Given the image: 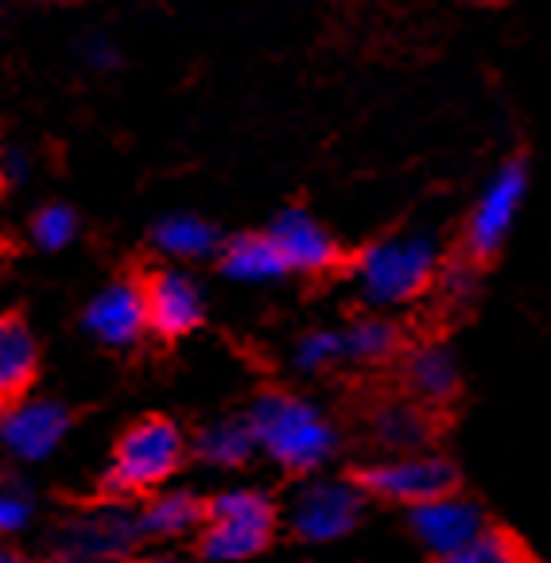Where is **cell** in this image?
Returning <instances> with one entry per match:
<instances>
[{
  "instance_id": "obj_1",
  "label": "cell",
  "mask_w": 551,
  "mask_h": 563,
  "mask_svg": "<svg viewBox=\"0 0 551 563\" xmlns=\"http://www.w3.org/2000/svg\"><path fill=\"white\" fill-rule=\"evenodd\" d=\"M443 265V241L431 230H408L365 245L350 276L357 296L381 311V307H404L436 288Z\"/></svg>"
},
{
  "instance_id": "obj_2",
  "label": "cell",
  "mask_w": 551,
  "mask_h": 563,
  "mask_svg": "<svg viewBox=\"0 0 551 563\" xmlns=\"http://www.w3.org/2000/svg\"><path fill=\"white\" fill-rule=\"evenodd\" d=\"M245 420L253 428L256 451H264L284 471L311 474L338 451V428L322 416V408L296 393H264Z\"/></svg>"
},
{
  "instance_id": "obj_3",
  "label": "cell",
  "mask_w": 551,
  "mask_h": 563,
  "mask_svg": "<svg viewBox=\"0 0 551 563\" xmlns=\"http://www.w3.org/2000/svg\"><path fill=\"white\" fill-rule=\"evenodd\" d=\"M276 506L261 489H225L206 501V521L198 529V552L210 563H241L261 555L276 537Z\"/></svg>"
},
{
  "instance_id": "obj_4",
  "label": "cell",
  "mask_w": 551,
  "mask_h": 563,
  "mask_svg": "<svg viewBox=\"0 0 551 563\" xmlns=\"http://www.w3.org/2000/svg\"><path fill=\"white\" fill-rule=\"evenodd\" d=\"M187 459V435L175 420L148 416V420L132 423L113 448L106 471V489L113 497L148 494L164 486Z\"/></svg>"
},
{
  "instance_id": "obj_5",
  "label": "cell",
  "mask_w": 551,
  "mask_h": 563,
  "mask_svg": "<svg viewBox=\"0 0 551 563\" xmlns=\"http://www.w3.org/2000/svg\"><path fill=\"white\" fill-rule=\"evenodd\" d=\"M532 172L525 156H505L494 172L486 175L482 191L474 195V207L462 225V253L477 265H486L509 245V233L517 225L520 210L528 202Z\"/></svg>"
},
{
  "instance_id": "obj_6",
  "label": "cell",
  "mask_w": 551,
  "mask_h": 563,
  "mask_svg": "<svg viewBox=\"0 0 551 563\" xmlns=\"http://www.w3.org/2000/svg\"><path fill=\"white\" fill-rule=\"evenodd\" d=\"M357 486L381 501L396 506H423L459 489V466L436 451H411V455H385L357 474Z\"/></svg>"
},
{
  "instance_id": "obj_7",
  "label": "cell",
  "mask_w": 551,
  "mask_h": 563,
  "mask_svg": "<svg viewBox=\"0 0 551 563\" xmlns=\"http://www.w3.org/2000/svg\"><path fill=\"white\" fill-rule=\"evenodd\" d=\"M365 489L357 482L342 478H315L296 489L288 506V529L307 544H330L342 540L362 525Z\"/></svg>"
},
{
  "instance_id": "obj_8",
  "label": "cell",
  "mask_w": 551,
  "mask_h": 563,
  "mask_svg": "<svg viewBox=\"0 0 551 563\" xmlns=\"http://www.w3.org/2000/svg\"><path fill=\"white\" fill-rule=\"evenodd\" d=\"M141 514L124 509L121 501H109L66 525L58 552L75 563H117L141 544Z\"/></svg>"
},
{
  "instance_id": "obj_9",
  "label": "cell",
  "mask_w": 551,
  "mask_h": 563,
  "mask_svg": "<svg viewBox=\"0 0 551 563\" xmlns=\"http://www.w3.org/2000/svg\"><path fill=\"white\" fill-rule=\"evenodd\" d=\"M408 529H411V537L436 555V560H447V555L462 552L470 540L482 537V532L489 529V521L474 497L454 489V494H443V497H436V501L411 506Z\"/></svg>"
},
{
  "instance_id": "obj_10",
  "label": "cell",
  "mask_w": 551,
  "mask_h": 563,
  "mask_svg": "<svg viewBox=\"0 0 551 563\" xmlns=\"http://www.w3.org/2000/svg\"><path fill=\"white\" fill-rule=\"evenodd\" d=\"M70 412L55 400H16L0 408V448L20 463H43L63 448Z\"/></svg>"
},
{
  "instance_id": "obj_11",
  "label": "cell",
  "mask_w": 551,
  "mask_h": 563,
  "mask_svg": "<svg viewBox=\"0 0 551 563\" xmlns=\"http://www.w3.org/2000/svg\"><path fill=\"white\" fill-rule=\"evenodd\" d=\"M86 331L101 342V346H136L148 331V296H144V284L136 280H113L101 291H93V299L86 303L82 316Z\"/></svg>"
},
{
  "instance_id": "obj_12",
  "label": "cell",
  "mask_w": 551,
  "mask_h": 563,
  "mask_svg": "<svg viewBox=\"0 0 551 563\" xmlns=\"http://www.w3.org/2000/svg\"><path fill=\"white\" fill-rule=\"evenodd\" d=\"M144 296H148L152 331L164 334V339H179V334H190L202 323V288L179 268H164V273L152 276L144 284Z\"/></svg>"
},
{
  "instance_id": "obj_13",
  "label": "cell",
  "mask_w": 551,
  "mask_h": 563,
  "mask_svg": "<svg viewBox=\"0 0 551 563\" xmlns=\"http://www.w3.org/2000/svg\"><path fill=\"white\" fill-rule=\"evenodd\" d=\"M268 238L284 253L291 273H327L338 261V241L322 222H315L307 210L288 207L268 225Z\"/></svg>"
},
{
  "instance_id": "obj_14",
  "label": "cell",
  "mask_w": 551,
  "mask_h": 563,
  "mask_svg": "<svg viewBox=\"0 0 551 563\" xmlns=\"http://www.w3.org/2000/svg\"><path fill=\"white\" fill-rule=\"evenodd\" d=\"M404 382L411 400H420L423 408L451 405L462 389V365L447 342H420L404 357Z\"/></svg>"
},
{
  "instance_id": "obj_15",
  "label": "cell",
  "mask_w": 551,
  "mask_h": 563,
  "mask_svg": "<svg viewBox=\"0 0 551 563\" xmlns=\"http://www.w3.org/2000/svg\"><path fill=\"white\" fill-rule=\"evenodd\" d=\"M40 346L20 319H0V408L24 400L35 382Z\"/></svg>"
},
{
  "instance_id": "obj_16",
  "label": "cell",
  "mask_w": 551,
  "mask_h": 563,
  "mask_svg": "<svg viewBox=\"0 0 551 563\" xmlns=\"http://www.w3.org/2000/svg\"><path fill=\"white\" fill-rule=\"evenodd\" d=\"M373 440L388 455H411V451H428L431 443V416L420 400H385L373 412Z\"/></svg>"
},
{
  "instance_id": "obj_17",
  "label": "cell",
  "mask_w": 551,
  "mask_h": 563,
  "mask_svg": "<svg viewBox=\"0 0 551 563\" xmlns=\"http://www.w3.org/2000/svg\"><path fill=\"white\" fill-rule=\"evenodd\" d=\"M222 273L238 284H268L288 276V261L268 233H241L222 245Z\"/></svg>"
},
{
  "instance_id": "obj_18",
  "label": "cell",
  "mask_w": 551,
  "mask_h": 563,
  "mask_svg": "<svg viewBox=\"0 0 551 563\" xmlns=\"http://www.w3.org/2000/svg\"><path fill=\"white\" fill-rule=\"evenodd\" d=\"M206 521V506L187 489H167V494H156L148 506L141 509V529L144 537L152 540H175L187 537V532H198Z\"/></svg>"
},
{
  "instance_id": "obj_19",
  "label": "cell",
  "mask_w": 551,
  "mask_h": 563,
  "mask_svg": "<svg viewBox=\"0 0 551 563\" xmlns=\"http://www.w3.org/2000/svg\"><path fill=\"white\" fill-rule=\"evenodd\" d=\"M152 241H156L159 253L172 261H202V257H210V253H218V245H222L214 225L198 214L159 218L156 230H152Z\"/></svg>"
},
{
  "instance_id": "obj_20",
  "label": "cell",
  "mask_w": 551,
  "mask_h": 563,
  "mask_svg": "<svg viewBox=\"0 0 551 563\" xmlns=\"http://www.w3.org/2000/svg\"><path fill=\"white\" fill-rule=\"evenodd\" d=\"M190 448H195V455L202 459V463L222 466V471H233V466H245L249 459H253L256 440H253V428H249V420L230 416V420L206 423V428L195 435V443H190Z\"/></svg>"
},
{
  "instance_id": "obj_21",
  "label": "cell",
  "mask_w": 551,
  "mask_h": 563,
  "mask_svg": "<svg viewBox=\"0 0 551 563\" xmlns=\"http://www.w3.org/2000/svg\"><path fill=\"white\" fill-rule=\"evenodd\" d=\"M342 346L346 362H385L400 350V327L385 316H362L342 327Z\"/></svg>"
},
{
  "instance_id": "obj_22",
  "label": "cell",
  "mask_w": 551,
  "mask_h": 563,
  "mask_svg": "<svg viewBox=\"0 0 551 563\" xmlns=\"http://www.w3.org/2000/svg\"><path fill=\"white\" fill-rule=\"evenodd\" d=\"M439 563H532V560H528L525 548H520L509 532L486 529L477 540H470L462 552L447 555V560H439Z\"/></svg>"
},
{
  "instance_id": "obj_23",
  "label": "cell",
  "mask_w": 551,
  "mask_h": 563,
  "mask_svg": "<svg viewBox=\"0 0 551 563\" xmlns=\"http://www.w3.org/2000/svg\"><path fill=\"white\" fill-rule=\"evenodd\" d=\"M75 233H78V218L66 202H51V207L35 210L32 238L40 249H51V253H55V249H66L70 241H75Z\"/></svg>"
},
{
  "instance_id": "obj_24",
  "label": "cell",
  "mask_w": 551,
  "mask_h": 563,
  "mask_svg": "<svg viewBox=\"0 0 551 563\" xmlns=\"http://www.w3.org/2000/svg\"><path fill=\"white\" fill-rule=\"evenodd\" d=\"M35 517V497L24 482L4 478L0 474V537H16L32 525Z\"/></svg>"
},
{
  "instance_id": "obj_25",
  "label": "cell",
  "mask_w": 551,
  "mask_h": 563,
  "mask_svg": "<svg viewBox=\"0 0 551 563\" xmlns=\"http://www.w3.org/2000/svg\"><path fill=\"white\" fill-rule=\"evenodd\" d=\"M346 362V346H342V327L338 331H311L299 339L296 346V365L304 373H319L327 365Z\"/></svg>"
},
{
  "instance_id": "obj_26",
  "label": "cell",
  "mask_w": 551,
  "mask_h": 563,
  "mask_svg": "<svg viewBox=\"0 0 551 563\" xmlns=\"http://www.w3.org/2000/svg\"><path fill=\"white\" fill-rule=\"evenodd\" d=\"M477 261H470L466 253H462L459 261H447L443 273H439L436 288L443 291L451 303H470V299L477 296V284H482V273H477Z\"/></svg>"
},
{
  "instance_id": "obj_27",
  "label": "cell",
  "mask_w": 551,
  "mask_h": 563,
  "mask_svg": "<svg viewBox=\"0 0 551 563\" xmlns=\"http://www.w3.org/2000/svg\"><path fill=\"white\" fill-rule=\"evenodd\" d=\"M78 58L93 70H109V67H117V47L106 35H86V40L78 43Z\"/></svg>"
},
{
  "instance_id": "obj_28",
  "label": "cell",
  "mask_w": 551,
  "mask_h": 563,
  "mask_svg": "<svg viewBox=\"0 0 551 563\" xmlns=\"http://www.w3.org/2000/svg\"><path fill=\"white\" fill-rule=\"evenodd\" d=\"M27 175H32V156H27V148H20V144L0 148V183L16 187V183H24Z\"/></svg>"
},
{
  "instance_id": "obj_29",
  "label": "cell",
  "mask_w": 551,
  "mask_h": 563,
  "mask_svg": "<svg viewBox=\"0 0 551 563\" xmlns=\"http://www.w3.org/2000/svg\"><path fill=\"white\" fill-rule=\"evenodd\" d=\"M0 563H27V560L20 552H12L9 544H0Z\"/></svg>"
},
{
  "instance_id": "obj_30",
  "label": "cell",
  "mask_w": 551,
  "mask_h": 563,
  "mask_svg": "<svg viewBox=\"0 0 551 563\" xmlns=\"http://www.w3.org/2000/svg\"><path fill=\"white\" fill-rule=\"evenodd\" d=\"M136 563H179L175 555H144V560H136Z\"/></svg>"
},
{
  "instance_id": "obj_31",
  "label": "cell",
  "mask_w": 551,
  "mask_h": 563,
  "mask_svg": "<svg viewBox=\"0 0 551 563\" xmlns=\"http://www.w3.org/2000/svg\"><path fill=\"white\" fill-rule=\"evenodd\" d=\"M40 563H75V560H66L63 552H55V555H47V560H40Z\"/></svg>"
},
{
  "instance_id": "obj_32",
  "label": "cell",
  "mask_w": 551,
  "mask_h": 563,
  "mask_svg": "<svg viewBox=\"0 0 551 563\" xmlns=\"http://www.w3.org/2000/svg\"><path fill=\"white\" fill-rule=\"evenodd\" d=\"M466 4H477V9H486V4H497V0H466Z\"/></svg>"
}]
</instances>
